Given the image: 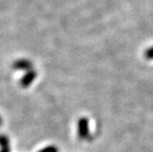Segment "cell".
Returning a JSON list of instances; mask_svg holds the SVG:
<instances>
[{
	"mask_svg": "<svg viewBox=\"0 0 153 152\" xmlns=\"http://www.w3.org/2000/svg\"><path fill=\"white\" fill-rule=\"evenodd\" d=\"M78 136L81 139H86L89 136V120L86 117L78 120Z\"/></svg>",
	"mask_w": 153,
	"mask_h": 152,
	"instance_id": "obj_1",
	"label": "cell"
},
{
	"mask_svg": "<svg viewBox=\"0 0 153 152\" xmlns=\"http://www.w3.org/2000/svg\"><path fill=\"white\" fill-rule=\"evenodd\" d=\"M36 78H37V72L36 71H34V70L27 71V73L21 78L19 84L23 88H27L32 84Z\"/></svg>",
	"mask_w": 153,
	"mask_h": 152,
	"instance_id": "obj_2",
	"label": "cell"
},
{
	"mask_svg": "<svg viewBox=\"0 0 153 152\" xmlns=\"http://www.w3.org/2000/svg\"><path fill=\"white\" fill-rule=\"evenodd\" d=\"M13 68L15 70H20V71H30L32 70V63L30 61L26 60V59H21L17 61L15 63L13 64Z\"/></svg>",
	"mask_w": 153,
	"mask_h": 152,
	"instance_id": "obj_3",
	"label": "cell"
},
{
	"mask_svg": "<svg viewBox=\"0 0 153 152\" xmlns=\"http://www.w3.org/2000/svg\"><path fill=\"white\" fill-rule=\"evenodd\" d=\"M0 152H10V144L8 137L5 135H0Z\"/></svg>",
	"mask_w": 153,
	"mask_h": 152,
	"instance_id": "obj_4",
	"label": "cell"
},
{
	"mask_svg": "<svg viewBox=\"0 0 153 152\" xmlns=\"http://www.w3.org/2000/svg\"><path fill=\"white\" fill-rule=\"evenodd\" d=\"M144 56L147 60H153V47L149 48L145 53H144Z\"/></svg>",
	"mask_w": 153,
	"mask_h": 152,
	"instance_id": "obj_5",
	"label": "cell"
},
{
	"mask_svg": "<svg viewBox=\"0 0 153 152\" xmlns=\"http://www.w3.org/2000/svg\"><path fill=\"white\" fill-rule=\"evenodd\" d=\"M39 152H59L58 148L54 146H49V147H46L42 149H40Z\"/></svg>",
	"mask_w": 153,
	"mask_h": 152,
	"instance_id": "obj_6",
	"label": "cell"
},
{
	"mask_svg": "<svg viewBox=\"0 0 153 152\" xmlns=\"http://www.w3.org/2000/svg\"><path fill=\"white\" fill-rule=\"evenodd\" d=\"M1 125H2V118L0 117V126H1Z\"/></svg>",
	"mask_w": 153,
	"mask_h": 152,
	"instance_id": "obj_7",
	"label": "cell"
}]
</instances>
